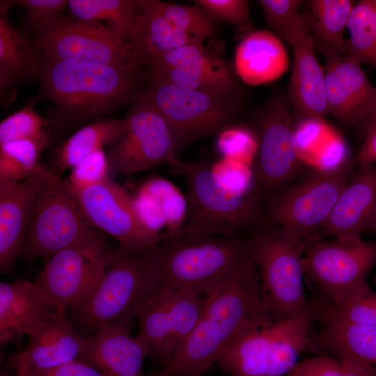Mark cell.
<instances>
[{"label": "cell", "instance_id": "cell-2", "mask_svg": "<svg viewBox=\"0 0 376 376\" xmlns=\"http://www.w3.org/2000/svg\"><path fill=\"white\" fill-rule=\"evenodd\" d=\"M263 312L252 260L233 281L204 298L201 316L170 359L148 376H201Z\"/></svg>", "mask_w": 376, "mask_h": 376}, {"label": "cell", "instance_id": "cell-15", "mask_svg": "<svg viewBox=\"0 0 376 376\" xmlns=\"http://www.w3.org/2000/svg\"><path fill=\"white\" fill-rule=\"evenodd\" d=\"M33 44L43 56L53 59L134 65L131 44L96 22L63 17L38 33Z\"/></svg>", "mask_w": 376, "mask_h": 376}, {"label": "cell", "instance_id": "cell-17", "mask_svg": "<svg viewBox=\"0 0 376 376\" xmlns=\"http://www.w3.org/2000/svg\"><path fill=\"white\" fill-rule=\"evenodd\" d=\"M148 65L152 72L180 87L234 97L235 84L230 70L204 44L171 49L152 58Z\"/></svg>", "mask_w": 376, "mask_h": 376}, {"label": "cell", "instance_id": "cell-45", "mask_svg": "<svg viewBox=\"0 0 376 376\" xmlns=\"http://www.w3.org/2000/svg\"><path fill=\"white\" fill-rule=\"evenodd\" d=\"M331 131L324 118H306L294 123V134L300 159L313 156Z\"/></svg>", "mask_w": 376, "mask_h": 376}, {"label": "cell", "instance_id": "cell-47", "mask_svg": "<svg viewBox=\"0 0 376 376\" xmlns=\"http://www.w3.org/2000/svg\"><path fill=\"white\" fill-rule=\"evenodd\" d=\"M31 376H107L89 363L75 360L58 367L39 371Z\"/></svg>", "mask_w": 376, "mask_h": 376}, {"label": "cell", "instance_id": "cell-28", "mask_svg": "<svg viewBox=\"0 0 376 376\" xmlns=\"http://www.w3.org/2000/svg\"><path fill=\"white\" fill-rule=\"evenodd\" d=\"M13 1L0 3L1 97L22 81L36 77L40 59L38 50L9 23L7 13Z\"/></svg>", "mask_w": 376, "mask_h": 376}, {"label": "cell", "instance_id": "cell-33", "mask_svg": "<svg viewBox=\"0 0 376 376\" xmlns=\"http://www.w3.org/2000/svg\"><path fill=\"white\" fill-rule=\"evenodd\" d=\"M347 28L345 56L360 65L376 68V0H362L354 5Z\"/></svg>", "mask_w": 376, "mask_h": 376}, {"label": "cell", "instance_id": "cell-40", "mask_svg": "<svg viewBox=\"0 0 376 376\" xmlns=\"http://www.w3.org/2000/svg\"><path fill=\"white\" fill-rule=\"evenodd\" d=\"M210 168L217 182L230 191L240 194L259 191L252 166L221 157L210 164Z\"/></svg>", "mask_w": 376, "mask_h": 376}, {"label": "cell", "instance_id": "cell-31", "mask_svg": "<svg viewBox=\"0 0 376 376\" xmlns=\"http://www.w3.org/2000/svg\"><path fill=\"white\" fill-rule=\"evenodd\" d=\"M139 1L70 0L68 8L75 19L100 24L118 38L130 43Z\"/></svg>", "mask_w": 376, "mask_h": 376}, {"label": "cell", "instance_id": "cell-24", "mask_svg": "<svg viewBox=\"0 0 376 376\" xmlns=\"http://www.w3.org/2000/svg\"><path fill=\"white\" fill-rule=\"evenodd\" d=\"M39 171L19 182L0 179V271L3 274H13L19 258L33 214Z\"/></svg>", "mask_w": 376, "mask_h": 376}, {"label": "cell", "instance_id": "cell-32", "mask_svg": "<svg viewBox=\"0 0 376 376\" xmlns=\"http://www.w3.org/2000/svg\"><path fill=\"white\" fill-rule=\"evenodd\" d=\"M123 125V119L102 118L81 127L56 149L52 169L58 174L72 169L91 154L108 146Z\"/></svg>", "mask_w": 376, "mask_h": 376}, {"label": "cell", "instance_id": "cell-5", "mask_svg": "<svg viewBox=\"0 0 376 376\" xmlns=\"http://www.w3.org/2000/svg\"><path fill=\"white\" fill-rule=\"evenodd\" d=\"M171 171L181 175L188 185L187 212L180 232L176 235L210 234L239 236L247 228L267 225L258 191L233 192L215 179L210 164L175 159ZM174 237V236H173Z\"/></svg>", "mask_w": 376, "mask_h": 376}, {"label": "cell", "instance_id": "cell-20", "mask_svg": "<svg viewBox=\"0 0 376 376\" xmlns=\"http://www.w3.org/2000/svg\"><path fill=\"white\" fill-rule=\"evenodd\" d=\"M367 231H376L375 164L358 166L317 236L356 242Z\"/></svg>", "mask_w": 376, "mask_h": 376}, {"label": "cell", "instance_id": "cell-29", "mask_svg": "<svg viewBox=\"0 0 376 376\" xmlns=\"http://www.w3.org/2000/svg\"><path fill=\"white\" fill-rule=\"evenodd\" d=\"M162 286L139 304L134 316L139 325L138 337L146 347L148 356L164 365L174 354L180 342Z\"/></svg>", "mask_w": 376, "mask_h": 376}, {"label": "cell", "instance_id": "cell-46", "mask_svg": "<svg viewBox=\"0 0 376 376\" xmlns=\"http://www.w3.org/2000/svg\"><path fill=\"white\" fill-rule=\"evenodd\" d=\"M265 18L269 26L283 36L285 29L301 15V0H260Z\"/></svg>", "mask_w": 376, "mask_h": 376}, {"label": "cell", "instance_id": "cell-8", "mask_svg": "<svg viewBox=\"0 0 376 376\" xmlns=\"http://www.w3.org/2000/svg\"><path fill=\"white\" fill-rule=\"evenodd\" d=\"M100 232L88 219L66 182L44 166L38 173L33 214L19 258L48 259Z\"/></svg>", "mask_w": 376, "mask_h": 376}, {"label": "cell", "instance_id": "cell-49", "mask_svg": "<svg viewBox=\"0 0 376 376\" xmlns=\"http://www.w3.org/2000/svg\"><path fill=\"white\" fill-rule=\"evenodd\" d=\"M376 125V102L366 119L359 125L361 133L365 136L368 131Z\"/></svg>", "mask_w": 376, "mask_h": 376}, {"label": "cell", "instance_id": "cell-48", "mask_svg": "<svg viewBox=\"0 0 376 376\" xmlns=\"http://www.w3.org/2000/svg\"><path fill=\"white\" fill-rule=\"evenodd\" d=\"M364 136V142L354 158V162L358 166L374 164L376 162V125Z\"/></svg>", "mask_w": 376, "mask_h": 376}, {"label": "cell", "instance_id": "cell-34", "mask_svg": "<svg viewBox=\"0 0 376 376\" xmlns=\"http://www.w3.org/2000/svg\"><path fill=\"white\" fill-rule=\"evenodd\" d=\"M136 191L149 196L160 210L166 221V239L178 235L187 212V200L180 189L169 180L153 175L144 180Z\"/></svg>", "mask_w": 376, "mask_h": 376}, {"label": "cell", "instance_id": "cell-16", "mask_svg": "<svg viewBox=\"0 0 376 376\" xmlns=\"http://www.w3.org/2000/svg\"><path fill=\"white\" fill-rule=\"evenodd\" d=\"M283 36L293 51L289 96L295 113L298 120L324 118L329 114L324 68L316 57L307 16L301 14L285 29Z\"/></svg>", "mask_w": 376, "mask_h": 376}, {"label": "cell", "instance_id": "cell-6", "mask_svg": "<svg viewBox=\"0 0 376 376\" xmlns=\"http://www.w3.org/2000/svg\"><path fill=\"white\" fill-rule=\"evenodd\" d=\"M311 313L274 320L263 311L217 363L231 376H284L311 344Z\"/></svg>", "mask_w": 376, "mask_h": 376}, {"label": "cell", "instance_id": "cell-21", "mask_svg": "<svg viewBox=\"0 0 376 376\" xmlns=\"http://www.w3.org/2000/svg\"><path fill=\"white\" fill-rule=\"evenodd\" d=\"M325 93L329 114L346 125H360L376 102V87L361 65L345 56L325 57Z\"/></svg>", "mask_w": 376, "mask_h": 376}, {"label": "cell", "instance_id": "cell-22", "mask_svg": "<svg viewBox=\"0 0 376 376\" xmlns=\"http://www.w3.org/2000/svg\"><path fill=\"white\" fill-rule=\"evenodd\" d=\"M58 311L54 302L35 281L22 279L1 282V343L29 336Z\"/></svg>", "mask_w": 376, "mask_h": 376}, {"label": "cell", "instance_id": "cell-42", "mask_svg": "<svg viewBox=\"0 0 376 376\" xmlns=\"http://www.w3.org/2000/svg\"><path fill=\"white\" fill-rule=\"evenodd\" d=\"M111 178L107 154L103 149L97 150L72 169L65 180L72 191L99 184Z\"/></svg>", "mask_w": 376, "mask_h": 376}, {"label": "cell", "instance_id": "cell-14", "mask_svg": "<svg viewBox=\"0 0 376 376\" xmlns=\"http://www.w3.org/2000/svg\"><path fill=\"white\" fill-rule=\"evenodd\" d=\"M72 191L91 223L117 240L120 247L143 251L166 239L164 233L152 232L142 224L134 207L133 194L113 178Z\"/></svg>", "mask_w": 376, "mask_h": 376}, {"label": "cell", "instance_id": "cell-30", "mask_svg": "<svg viewBox=\"0 0 376 376\" xmlns=\"http://www.w3.org/2000/svg\"><path fill=\"white\" fill-rule=\"evenodd\" d=\"M307 19L315 47L325 57L345 56L343 33L354 6L351 0H312Z\"/></svg>", "mask_w": 376, "mask_h": 376}, {"label": "cell", "instance_id": "cell-19", "mask_svg": "<svg viewBox=\"0 0 376 376\" xmlns=\"http://www.w3.org/2000/svg\"><path fill=\"white\" fill-rule=\"evenodd\" d=\"M29 337L25 349L7 363L16 376H31L79 359L87 340L72 326L66 313L60 311Z\"/></svg>", "mask_w": 376, "mask_h": 376}, {"label": "cell", "instance_id": "cell-41", "mask_svg": "<svg viewBox=\"0 0 376 376\" xmlns=\"http://www.w3.org/2000/svg\"><path fill=\"white\" fill-rule=\"evenodd\" d=\"M286 376H370L355 365L324 354L299 361Z\"/></svg>", "mask_w": 376, "mask_h": 376}, {"label": "cell", "instance_id": "cell-39", "mask_svg": "<svg viewBox=\"0 0 376 376\" xmlns=\"http://www.w3.org/2000/svg\"><path fill=\"white\" fill-rule=\"evenodd\" d=\"M318 313L359 326H376V292L371 290L340 306L329 302L319 306Z\"/></svg>", "mask_w": 376, "mask_h": 376}, {"label": "cell", "instance_id": "cell-1", "mask_svg": "<svg viewBox=\"0 0 376 376\" xmlns=\"http://www.w3.org/2000/svg\"><path fill=\"white\" fill-rule=\"evenodd\" d=\"M140 66L40 58L39 95L56 107L54 125L70 128L96 121L133 101L145 75Z\"/></svg>", "mask_w": 376, "mask_h": 376}, {"label": "cell", "instance_id": "cell-37", "mask_svg": "<svg viewBox=\"0 0 376 376\" xmlns=\"http://www.w3.org/2000/svg\"><path fill=\"white\" fill-rule=\"evenodd\" d=\"M151 1L165 19L180 31L203 41L214 35V19L199 7Z\"/></svg>", "mask_w": 376, "mask_h": 376}, {"label": "cell", "instance_id": "cell-44", "mask_svg": "<svg viewBox=\"0 0 376 376\" xmlns=\"http://www.w3.org/2000/svg\"><path fill=\"white\" fill-rule=\"evenodd\" d=\"M13 3L26 10V22L37 34L62 19L68 8V1L65 0H17Z\"/></svg>", "mask_w": 376, "mask_h": 376}, {"label": "cell", "instance_id": "cell-35", "mask_svg": "<svg viewBox=\"0 0 376 376\" xmlns=\"http://www.w3.org/2000/svg\"><path fill=\"white\" fill-rule=\"evenodd\" d=\"M46 148L31 140H18L0 145V179L19 182L43 166L40 155Z\"/></svg>", "mask_w": 376, "mask_h": 376}, {"label": "cell", "instance_id": "cell-27", "mask_svg": "<svg viewBox=\"0 0 376 376\" xmlns=\"http://www.w3.org/2000/svg\"><path fill=\"white\" fill-rule=\"evenodd\" d=\"M204 42L173 27L156 10L151 0L139 1L130 42L134 65H148L150 60L164 52L185 45L204 44Z\"/></svg>", "mask_w": 376, "mask_h": 376}, {"label": "cell", "instance_id": "cell-26", "mask_svg": "<svg viewBox=\"0 0 376 376\" xmlns=\"http://www.w3.org/2000/svg\"><path fill=\"white\" fill-rule=\"evenodd\" d=\"M289 64L281 41L267 29L246 34L236 49L235 70L248 84L272 82L286 72Z\"/></svg>", "mask_w": 376, "mask_h": 376}, {"label": "cell", "instance_id": "cell-36", "mask_svg": "<svg viewBox=\"0 0 376 376\" xmlns=\"http://www.w3.org/2000/svg\"><path fill=\"white\" fill-rule=\"evenodd\" d=\"M51 121L39 115L29 102L0 123V145L18 140H31L47 148L52 141L47 130Z\"/></svg>", "mask_w": 376, "mask_h": 376}, {"label": "cell", "instance_id": "cell-38", "mask_svg": "<svg viewBox=\"0 0 376 376\" xmlns=\"http://www.w3.org/2000/svg\"><path fill=\"white\" fill-rule=\"evenodd\" d=\"M216 146L221 157L237 160L253 166L258 150V141L254 134L245 127H228L220 131Z\"/></svg>", "mask_w": 376, "mask_h": 376}, {"label": "cell", "instance_id": "cell-18", "mask_svg": "<svg viewBox=\"0 0 376 376\" xmlns=\"http://www.w3.org/2000/svg\"><path fill=\"white\" fill-rule=\"evenodd\" d=\"M294 123L282 107L272 109L265 118L258 150L253 165L261 196H269L297 174L300 166Z\"/></svg>", "mask_w": 376, "mask_h": 376}, {"label": "cell", "instance_id": "cell-3", "mask_svg": "<svg viewBox=\"0 0 376 376\" xmlns=\"http://www.w3.org/2000/svg\"><path fill=\"white\" fill-rule=\"evenodd\" d=\"M159 244L138 251L120 246L111 249L96 288L85 301L66 313L76 331L84 336L108 325H132L136 307L162 285Z\"/></svg>", "mask_w": 376, "mask_h": 376}, {"label": "cell", "instance_id": "cell-12", "mask_svg": "<svg viewBox=\"0 0 376 376\" xmlns=\"http://www.w3.org/2000/svg\"><path fill=\"white\" fill-rule=\"evenodd\" d=\"M145 93L171 127L178 148L221 131L236 108L234 97L180 87L151 71Z\"/></svg>", "mask_w": 376, "mask_h": 376}, {"label": "cell", "instance_id": "cell-9", "mask_svg": "<svg viewBox=\"0 0 376 376\" xmlns=\"http://www.w3.org/2000/svg\"><path fill=\"white\" fill-rule=\"evenodd\" d=\"M355 166L350 157L335 167L313 171L300 182L274 192L269 196L264 212L267 224L306 244L326 224Z\"/></svg>", "mask_w": 376, "mask_h": 376}, {"label": "cell", "instance_id": "cell-11", "mask_svg": "<svg viewBox=\"0 0 376 376\" xmlns=\"http://www.w3.org/2000/svg\"><path fill=\"white\" fill-rule=\"evenodd\" d=\"M376 262V242H346L316 236L304 248V274L340 306L370 290L366 276Z\"/></svg>", "mask_w": 376, "mask_h": 376}, {"label": "cell", "instance_id": "cell-43", "mask_svg": "<svg viewBox=\"0 0 376 376\" xmlns=\"http://www.w3.org/2000/svg\"><path fill=\"white\" fill-rule=\"evenodd\" d=\"M195 3L214 19L233 25L237 31L249 33L251 23L249 1L246 0H196Z\"/></svg>", "mask_w": 376, "mask_h": 376}, {"label": "cell", "instance_id": "cell-10", "mask_svg": "<svg viewBox=\"0 0 376 376\" xmlns=\"http://www.w3.org/2000/svg\"><path fill=\"white\" fill-rule=\"evenodd\" d=\"M107 146L111 178L169 165L178 150L171 127L145 92L132 101L121 131Z\"/></svg>", "mask_w": 376, "mask_h": 376}, {"label": "cell", "instance_id": "cell-7", "mask_svg": "<svg viewBox=\"0 0 376 376\" xmlns=\"http://www.w3.org/2000/svg\"><path fill=\"white\" fill-rule=\"evenodd\" d=\"M246 240L260 275L263 312L274 320L311 313L303 286L306 244L269 224L251 230Z\"/></svg>", "mask_w": 376, "mask_h": 376}, {"label": "cell", "instance_id": "cell-4", "mask_svg": "<svg viewBox=\"0 0 376 376\" xmlns=\"http://www.w3.org/2000/svg\"><path fill=\"white\" fill-rule=\"evenodd\" d=\"M162 285L206 297L236 278L252 261L240 236L186 234L159 243Z\"/></svg>", "mask_w": 376, "mask_h": 376}, {"label": "cell", "instance_id": "cell-13", "mask_svg": "<svg viewBox=\"0 0 376 376\" xmlns=\"http://www.w3.org/2000/svg\"><path fill=\"white\" fill-rule=\"evenodd\" d=\"M111 249L100 232L53 254L34 281L58 311L66 313L85 301L96 288Z\"/></svg>", "mask_w": 376, "mask_h": 376}, {"label": "cell", "instance_id": "cell-23", "mask_svg": "<svg viewBox=\"0 0 376 376\" xmlns=\"http://www.w3.org/2000/svg\"><path fill=\"white\" fill-rule=\"evenodd\" d=\"M132 325L116 324L102 327L87 338L80 360L107 376H147L143 370L146 347L131 333Z\"/></svg>", "mask_w": 376, "mask_h": 376}, {"label": "cell", "instance_id": "cell-25", "mask_svg": "<svg viewBox=\"0 0 376 376\" xmlns=\"http://www.w3.org/2000/svg\"><path fill=\"white\" fill-rule=\"evenodd\" d=\"M317 316L322 326L311 344L376 376V326L354 325L320 313Z\"/></svg>", "mask_w": 376, "mask_h": 376}]
</instances>
